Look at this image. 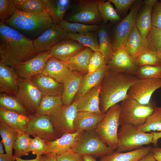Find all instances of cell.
<instances>
[{
  "label": "cell",
  "mask_w": 161,
  "mask_h": 161,
  "mask_svg": "<svg viewBox=\"0 0 161 161\" xmlns=\"http://www.w3.org/2000/svg\"><path fill=\"white\" fill-rule=\"evenodd\" d=\"M39 53L34 46L33 40L0 21V63L14 67Z\"/></svg>",
  "instance_id": "1"
},
{
  "label": "cell",
  "mask_w": 161,
  "mask_h": 161,
  "mask_svg": "<svg viewBox=\"0 0 161 161\" xmlns=\"http://www.w3.org/2000/svg\"><path fill=\"white\" fill-rule=\"evenodd\" d=\"M139 79L135 75L108 70L101 84V111L106 113L111 107L127 98L129 88Z\"/></svg>",
  "instance_id": "2"
},
{
  "label": "cell",
  "mask_w": 161,
  "mask_h": 161,
  "mask_svg": "<svg viewBox=\"0 0 161 161\" xmlns=\"http://www.w3.org/2000/svg\"><path fill=\"white\" fill-rule=\"evenodd\" d=\"M4 22L19 32L41 34L55 24L46 11L28 13L18 10L11 18Z\"/></svg>",
  "instance_id": "3"
},
{
  "label": "cell",
  "mask_w": 161,
  "mask_h": 161,
  "mask_svg": "<svg viewBox=\"0 0 161 161\" xmlns=\"http://www.w3.org/2000/svg\"><path fill=\"white\" fill-rule=\"evenodd\" d=\"M153 134L142 131L139 127L130 124L121 126L118 132L116 151H130L152 143Z\"/></svg>",
  "instance_id": "4"
},
{
  "label": "cell",
  "mask_w": 161,
  "mask_h": 161,
  "mask_svg": "<svg viewBox=\"0 0 161 161\" xmlns=\"http://www.w3.org/2000/svg\"><path fill=\"white\" fill-rule=\"evenodd\" d=\"M120 106L119 125L130 124L137 127L145 123L154 108L151 104H142L128 97L122 101Z\"/></svg>",
  "instance_id": "5"
},
{
  "label": "cell",
  "mask_w": 161,
  "mask_h": 161,
  "mask_svg": "<svg viewBox=\"0 0 161 161\" xmlns=\"http://www.w3.org/2000/svg\"><path fill=\"white\" fill-rule=\"evenodd\" d=\"M120 111V105L119 103L111 107L94 130L99 137L114 151L116 150L118 144Z\"/></svg>",
  "instance_id": "6"
},
{
  "label": "cell",
  "mask_w": 161,
  "mask_h": 161,
  "mask_svg": "<svg viewBox=\"0 0 161 161\" xmlns=\"http://www.w3.org/2000/svg\"><path fill=\"white\" fill-rule=\"evenodd\" d=\"M72 149L83 156L90 155L100 157L114 151L99 137L94 131L80 133Z\"/></svg>",
  "instance_id": "7"
},
{
  "label": "cell",
  "mask_w": 161,
  "mask_h": 161,
  "mask_svg": "<svg viewBox=\"0 0 161 161\" xmlns=\"http://www.w3.org/2000/svg\"><path fill=\"white\" fill-rule=\"evenodd\" d=\"M143 4V1L141 0H135L129 13L116 27L112 43L114 52L125 47L129 34L135 24L138 12Z\"/></svg>",
  "instance_id": "8"
},
{
  "label": "cell",
  "mask_w": 161,
  "mask_h": 161,
  "mask_svg": "<svg viewBox=\"0 0 161 161\" xmlns=\"http://www.w3.org/2000/svg\"><path fill=\"white\" fill-rule=\"evenodd\" d=\"M43 95L30 79L19 78L16 97L31 114H34Z\"/></svg>",
  "instance_id": "9"
},
{
  "label": "cell",
  "mask_w": 161,
  "mask_h": 161,
  "mask_svg": "<svg viewBox=\"0 0 161 161\" xmlns=\"http://www.w3.org/2000/svg\"><path fill=\"white\" fill-rule=\"evenodd\" d=\"M26 133L34 137L52 141L59 137L53 126L50 116L31 114Z\"/></svg>",
  "instance_id": "10"
},
{
  "label": "cell",
  "mask_w": 161,
  "mask_h": 161,
  "mask_svg": "<svg viewBox=\"0 0 161 161\" xmlns=\"http://www.w3.org/2000/svg\"><path fill=\"white\" fill-rule=\"evenodd\" d=\"M77 112L75 99L68 106L63 105L51 116L53 126L59 137L65 134L75 132L74 122Z\"/></svg>",
  "instance_id": "11"
},
{
  "label": "cell",
  "mask_w": 161,
  "mask_h": 161,
  "mask_svg": "<svg viewBox=\"0 0 161 161\" xmlns=\"http://www.w3.org/2000/svg\"><path fill=\"white\" fill-rule=\"evenodd\" d=\"M78 1L76 9L69 16L67 21L91 24L102 19L98 9L97 0H83Z\"/></svg>",
  "instance_id": "12"
},
{
  "label": "cell",
  "mask_w": 161,
  "mask_h": 161,
  "mask_svg": "<svg viewBox=\"0 0 161 161\" xmlns=\"http://www.w3.org/2000/svg\"><path fill=\"white\" fill-rule=\"evenodd\" d=\"M161 87V79H139L129 88L128 97L134 99L141 104H149L153 94Z\"/></svg>",
  "instance_id": "13"
},
{
  "label": "cell",
  "mask_w": 161,
  "mask_h": 161,
  "mask_svg": "<svg viewBox=\"0 0 161 161\" xmlns=\"http://www.w3.org/2000/svg\"><path fill=\"white\" fill-rule=\"evenodd\" d=\"M50 57V50L40 52L33 58L13 68L19 78L30 79L34 76L42 73L47 61Z\"/></svg>",
  "instance_id": "14"
},
{
  "label": "cell",
  "mask_w": 161,
  "mask_h": 161,
  "mask_svg": "<svg viewBox=\"0 0 161 161\" xmlns=\"http://www.w3.org/2000/svg\"><path fill=\"white\" fill-rule=\"evenodd\" d=\"M107 65L109 71L130 74L136 76L139 67L128 54L125 47L121 48L114 52Z\"/></svg>",
  "instance_id": "15"
},
{
  "label": "cell",
  "mask_w": 161,
  "mask_h": 161,
  "mask_svg": "<svg viewBox=\"0 0 161 161\" xmlns=\"http://www.w3.org/2000/svg\"><path fill=\"white\" fill-rule=\"evenodd\" d=\"M67 35V32L58 24H54L33 40V44L39 52L47 51L66 38Z\"/></svg>",
  "instance_id": "16"
},
{
  "label": "cell",
  "mask_w": 161,
  "mask_h": 161,
  "mask_svg": "<svg viewBox=\"0 0 161 161\" xmlns=\"http://www.w3.org/2000/svg\"><path fill=\"white\" fill-rule=\"evenodd\" d=\"M86 47L76 41L66 38L50 49L51 57L62 61H66L81 52Z\"/></svg>",
  "instance_id": "17"
},
{
  "label": "cell",
  "mask_w": 161,
  "mask_h": 161,
  "mask_svg": "<svg viewBox=\"0 0 161 161\" xmlns=\"http://www.w3.org/2000/svg\"><path fill=\"white\" fill-rule=\"evenodd\" d=\"M101 84L93 88L76 100L78 112H88L98 114L104 113L100 107Z\"/></svg>",
  "instance_id": "18"
},
{
  "label": "cell",
  "mask_w": 161,
  "mask_h": 161,
  "mask_svg": "<svg viewBox=\"0 0 161 161\" xmlns=\"http://www.w3.org/2000/svg\"><path fill=\"white\" fill-rule=\"evenodd\" d=\"M13 67L0 62V92L16 96L19 80Z\"/></svg>",
  "instance_id": "19"
},
{
  "label": "cell",
  "mask_w": 161,
  "mask_h": 161,
  "mask_svg": "<svg viewBox=\"0 0 161 161\" xmlns=\"http://www.w3.org/2000/svg\"><path fill=\"white\" fill-rule=\"evenodd\" d=\"M30 80L41 92L43 96H61L63 84L42 74L34 76Z\"/></svg>",
  "instance_id": "20"
},
{
  "label": "cell",
  "mask_w": 161,
  "mask_h": 161,
  "mask_svg": "<svg viewBox=\"0 0 161 161\" xmlns=\"http://www.w3.org/2000/svg\"><path fill=\"white\" fill-rule=\"evenodd\" d=\"M72 71L64 61L50 57L47 61L42 74L63 84Z\"/></svg>",
  "instance_id": "21"
},
{
  "label": "cell",
  "mask_w": 161,
  "mask_h": 161,
  "mask_svg": "<svg viewBox=\"0 0 161 161\" xmlns=\"http://www.w3.org/2000/svg\"><path fill=\"white\" fill-rule=\"evenodd\" d=\"M30 116L0 107V123L6 125L18 133H26L27 126L30 120Z\"/></svg>",
  "instance_id": "22"
},
{
  "label": "cell",
  "mask_w": 161,
  "mask_h": 161,
  "mask_svg": "<svg viewBox=\"0 0 161 161\" xmlns=\"http://www.w3.org/2000/svg\"><path fill=\"white\" fill-rule=\"evenodd\" d=\"M105 114L88 112H78L74 122L75 131L82 132L94 131L104 118Z\"/></svg>",
  "instance_id": "23"
},
{
  "label": "cell",
  "mask_w": 161,
  "mask_h": 161,
  "mask_svg": "<svg viewBox=\"0 0 161 161\" xmlns=\"http://www.w3.org/2000/svg\"><path fill=\"white\" fill-rule=\"evenodd\" d=\"M125 47L135 61L140 54L148 49L146 39L142 37L135 24L129 34Z\"/></svg>",
  "instance_id": "24"
},
{
  "label": "cell",
  "mask_w": 161,
  "mask_h": 161,
  "mask_svg": "<svg viewBox=\"0 0 161 161\" xmlns=\"http://www.w3.org/2000/svg\"><path fill=\"white\" fill-rule=\"evenodd\" d=\"M80 72L72 71L70 76L63 84L62 95L63 104L66 106L70 105L75 95L78 92L84 75Z\"/></svg>",
  "instance_id": "25"
},
{
  "label": "cell",
  "mask_w": 161,
  "mask_h": 161,
  "mask_svg": "<svg viewBox=\"0 0 161 161\" xmlns=\"http://www.w3.org/2000/svg\"><path fill=\"white\" fill-rule=\"evenodd\" d=\"M81 133L76 131L73 133H66L54 140H46L48 153L52 152L57 155L72 149Z\"/></svg>",
  "instance_id": "26"
},
{
  "label": "cell",
  "mask_w": 161,
  "mask_h": 161,
  "mask_svg": "<svg viewBox=\"0 0 161 161\" xmlns=\"http://www.w3.org/2000/svg\"><path fill=\"white\" fill-rule=\"evenodd\" d=\"M152 147H142L126 152L114 151L108 155L100 157L99 161H138L149 153Z\"/></svg>",
  "instance_id": "27"
},
{
  "label": "cell",
  "mask_w": 161,
  "mask_h": 161,
  "mask_svg": "<svg viewBox=\"0 0 161 161\" xmlns=\"http://www.w3.org/2000/svg\"><path fill=\"white\" fill-rule=\"evenodd\" d=\"M46 11L55 24H59L64 20V16L70 6V0H44Z\"/></svg>",
  "instance_id": "28"
},
{
  "label": "cell",
  "mask_w": 161,
  "mask_h": 161,
  "mask_svg": "<svg viewBox=\"0 0 161 161\" xmlns=\"http://www.w3.org/2000/svg\"><path fill=\"white\" fill-rule=\"evenodd\" d=\"M93 51L86 47L82 51L69 59L64 61L72 71H78L84 75L88 73V66Z\"/></svg>",
  "instance_id": "29"
},
{
  "label": "cell",
  "mask_w": 161,
  "mask_h": 161,
  "mask_svg": "<svg viewBox=\"0 0 161 161\" xmlns=\"http://www.w3.org/2000/svg\"><path fill=\"white\" fill-rule=\"evenodd\" d=\"M108 71L107 66L104 68L84 76L77 98L80 97L95 87L100 85Z\"/></svg>",
  "instance_id": "30"
},
{
  "label": "cell",
  "mask_w": 161,
  "mask_h": 161,
  "mask_svg": "<svg viewBox=\"0 0 161 161\" xmlns=\"http://www.w3.org/2000/svg\"><path fill=\"white\" fill-rule=\"evenodd\" d=\"M61 96H43L35 113L52 116L62 106Z\"/></svg>",
  "instance_id": "31"
},
{
  "label": "cell",
  "mask_w": 161,
  "mask_h": 161,
  "mask_svg": "<svg viewBox=\"0 0 161 161\" xmlns=\"http://www.w3.org/2000/svg\"><path fill=\"white\" fill-rule=\"evenodd\" d=\"M143 4L137 13L135 24L142 37L146 38L152 27L151 15L153 6Z\"/></svg>",
  "instance_id": "32"
},
{
  "label": "cell",
  "mask_w": 161,
  "mask_h": 161,
  "mask_svg": "<svg viewBox=\"0 0 161 161\" xmlns=\"http://www.w3.org/2000/svg\"><path fill=\"white\" fill-rule=\"evenodd\" d=\"M98 30L99 51L103 56L107 64L114 53L112 44L106 27L100 26Z\"/></svg>",
  "instance_id": "33"
},
{
  "label": "cell",
  "mask_w": 161,
  "mask_h": 161,
  "mask_svg": "<svg viewBox=\"0 0 161 161\" xmlns=\"http://www.w3.org/2000/svg\"><path fill=\"white\" fill-rule=\"evenodd\" d=\"M0 107L24 115H31L16 96L5 93H0Z\"/></svg>",
  "instance_id": "34"
},
{
  "label": "cell",
  "mask_w": 161,
  "mask_h": 161,
  "mask_svg": "<svg viewBox=\"0 0 161 161\" xmlns=\"http://www.w3.org/2000/svg\"><path fill=\"white\" fill-rule=\"evenodd\" d=\"M0 134L6 154L13 155V150L15 142L19 133L6 125L0 123Z\"/></svg>",
  "instance_id": "35"
},
{
  "label": "cell",
  "mask_w": 161,
  "mask_h": 161,
  "mask_svg": "<svg viewBox=\"0 0 161 161\" xmlns=\"http://www.w3.org/2000/svg\"><path fill=\"white\" fill-rule=\"evenodd\" d=\"M18 10L28 13H37L46 11L44 0H13Z\"/></svg>",
  "instance_id": "36"
},
{
  "label": "cell",
  "mask_w": 161,
  "mask_h": 161,
  "mask_svg": "<svg viewBox=\"0 0 161 161\" xmlns=\"http://www.w3.org/2000/svg\"><path fill=\"white\" fill-rule=\"evenodd\" d=\"M66 38H71L78 42L93 51H99L98 41L95 34L91 32L78 33H67Z\"/></svg>",
  "instance_id": "37"
},
{
  "label": "cell",
  "mask_w": 161,
  "mask_h": 161,
  "mask_svg": "<svg viewBox=\"0 0 161 161\" xmlns=\"http://www.w3.org/2000/svg\"><path fill=\"white\" fill-rule=\"evenodd\" d=\"M67 33H82L98 30L100 26L88 25L80 23H72L63 20L58 24Z\"/></svg>",
  "instance_id": "38"
},
{
  "label": "cell",
  "mask_w": 161,
  "mask_h": 161,
  "mask_svg": "<svg viewBox=\"0 0 161 161\" xmlns=\"http://www.w3.org/2000/svg\"><path fill=\"white\" fill-rule=\"evenodd\" d=\"M30 135L27 133H19L13 147V156L16 157L21 158L28 155L30 152Z\"/></svg>",
  "instance_id": "39"
},
{
  "label": "cell",
  "mask_w": 161,
  "mask_h": 161,
  "mask_svg": "<svg viewBox=\"0 0 161 161\" xmlns=\"http://www.w3.org/2000/svg\"><path fill=\"white\" fill-rule=\"evenodd\" d=\"M98 8L102 19L104 21L117 22L120 18L108 0H97Z\"/></svg>",
  "instance_id": "40"
},
{
  "label": "cell",
  "mask_w": 161,
  "mask_h": 161,
  "mask_svg": "<svg viewBox=\"0 0 161 161\" xmlns=\"http://www.w3.org/2000/svg\"><path fill=\"white\" fill-rule=\"evenodd\" d=\"M139 127L145 132L151 131H161V106L154 107L153 112L145 123Z\"/></svg>",
  "instance_id": "41"
},
{
  "label": "cell",
  "mask_w": 161,
  "mask_h": 161,
  "mask_svg": "<svg viewBox=\"0 0 161 161\" xmlns=\"http://www.w3.org/2000/svg\"><path fill=\"white\" fill-rule=\"evenodd\" d=\"M146 39L149 50L156 53L161 51V28L152 26Z\"/></svg>",
  "instance_id": "42"
},
{
  "label": "cell",
  "mask_w": 161,
  "mask_h": 161,
  "mask_svg": "<svg viewBox=\"0 0 161 161\" xmlns=\"http://www.w3.org/2000/svg\"><path fill=\"white\" fill-rule=\"evenodd\" d=\"M139 67L146 65L161 66V64L157 54L148 49L140 54L135 60Z\"/></svg>",
  "instance_id": "43"
},
{
  "label": "cell",
  "mask_w": 161,
  "mask_h": 161,
  "mask_svg": "<svg viewBox=\"0 0 161 161\" xmlns=\"http://www.w3.org/2000/svg\"><path fill=\"white\" fill-rule=\"evenodd\" d=\"M137 76L139 79H161V66H140Z\"/></svg>",
  "instance_id": "44"
},
{
  "label": "cell",
  "mask_w": 161,
  "mask_h": 161,
  "mask_svg": "<svg viewBox=\"0 0 161 161\" xmlns=\"http://www.w3.org/2000/svg\"><path fill=\"white\" fill-rule=\"evenodd\" d=\"M105 58L99 51L92 53L88 66V73H91L107 66Z\"/></svg>",
  "instance_id": "45"
},
{
  "label": "cell",
  "mask_w": 161,
  "mask_h": 161,
  "mask_svg": "<svg viewBox=\"0 0 161 161\" xmlns=\"http://www.w3.org/2000/svg\"><path fill=\"white\" fill-rule=\"evenodd\" d=\"M17 10L13 0H0V21L4 22L9 19Z\"/></svg>",
  "instance_id": "46"
},
{
  "label": "cell",
  "mask_w": 161,
  "mask_h": 161,
  "mask_svg": "<svg viewBox=\"0 0 161 161\" xmlns=\"http://www.w3.org/2000/svg\"><path fill=\"white\" fill-rule=\"evenodd\" d=\"M46 140L38 137L31 138L30 145V152L36 157H39L48 153V147Z\"/></svg>",
  "instance_id": "47"
},
{
  "label": "cell",
  "mask_w": 161,
  "mask_h": 161,
  "mask_svg": "<svg viewBox=\"0 0 161 161\" xmlns=\"http://www.w3.org/2000/svg\"><path fill=\"white\" fill-rule=\"evenodd\" d=\"M57 161H84L83 157L72 149L56 155Z\"/></svg>",
  "instance_id": "48"
},
{
  "label": "cell",
  "mask_w": 161,
  "mask_h": 161,
  "mask_svg": "<svg viewBox=\"0 0 161 161\" xmlns=\"http://www.w3.org/2000/svg\"><path fill=\"white\" fill-rule=\"evenodd\" d=\"M151 20L152 26L161 29V2L157 1L153 7Z\"/></svg>",
  "instance_id": "49"
},
{
  "label": "cell",
  "mask_w": 161,
  "mask_h": 161,
  "mask_svg": "<svg viewBox=\"0 0 161 161\" xmlns=\"http://www.w3.org/2000/svg\"><path fill=\"white\" fill-rule=\"evenodd\" d=\"M113 3L120 13L127 11L135 2V0H108Z\"/></svg>",
  "instance_id": "50"
},
{
  "label": "cell",
  "mask_w": 161,
  "mask_h": 161,
  "mask_svg": "<svg viewBox=\"0 0 161 161\" xmlns=\"http://www.w3.org/2000/svg\"><path fill=\"white\" fill-rule=\"evenodd\" d=\"M151 152L157 161H161V148L152 147Z\"/></svg>",
  "instance_id": "51"
},
{
  "label": "cell",
  "mask_w": 161,
  "mask_h": 161,
  "mask_svg": "<svg viewBox=\"0 0 161 161\" xmlns=\"http://www.w3.org/2000/svg\"><path fill=\"white\" fill-rule=\"evenodd\" d=\"M42 161H57L56 155L52 152L47 153L43 155Z\"/></svg>",
  "instance_id": "52"
},
{
  "label": "cell",
  "mask_w": 161,
  "mask_h": 161,
  "mask_svg": "<svg viewBox=\"0 0 161 161\" xmlns=\"http://www.w3.org/2000/svg\"><path fill=\"white\" fill-rule=\"evenodd\" d=\"M16 157L13 155H9L6 154H0V161H15Z\"/></svg>",
  "instance_id": "53"
},
{
  "label": "cell",
  "mask_w": 161,
  "mask_h": 161,
  "mask_svg": "<svg viewBox=\"0 0 161 161\" xmlns=\"http://www.w3.org/2000/svg\"><path fill=\"white\" fill-rule=\"evenodd\" d=\"M152 133L153 134L152 143L154 146L156 147L157 146L158 140L161 138V132H152Z\"/></svg>",
  "instance_id": "54"
},
{
  "label": "cell",
  "mask_w": 161,
  "mask_h": 161,
  "mask_svg": "<svg viewBox=\"0 0 161 161\" xmlns=\"http://www.w3.org/2000/svg\"><path fill=\"white\" fill-rule=\"evenodd\" d=\"M138 161H157L154 157L152 153L150 152L145 156Z\"/></svg>",
  "instance_id": "55"
},
{
  "label": "cell",
  "mask_w": 161,
  "mask_h": 161,
  "mask_svg": "<svg viewBox=\"0 0 161 161\" xmlns=\"http://www.w3.org/2000/svg\"><path fill=\"white\" fill-rule=\"evenodd\" d=\"M42 160L43 155L39 157H36L35 159L30 160H24L21 158L16 157V161H42Z\"/></svg>",
  "instance_id": "56"
},
{
  "label": "cell",
  "mask_w": 161,
  "mask_h": 161,
  "mask_svg": "<svg viewBox=\"0 0 161 161\" xmlns=\"http://www.w3.org/2000/svg\"><path fill=\"white\" fill-rule=\"evenodd\" d=\"M157 1V0H145L143 1V3L153 7Z\"/></svg>",
  "instance_id": "57"
},
{
  "label": "cell",
  "mask_w": 161,
  "mask_h": 161,
  "mask_svg": "<svg viewBox=\"0 0 161 161\" xmlns=\"http://www.w3.org/2000/svg\"><path fill=\"white\" fill-rule=\"evenodd\" d=\"M83 157L84 161H96L93 157L90 155H85Z\"/></svg>",
  "instance_id": "58"
},
{
  "label": "cell",
  "mask_w": 161,
  "mask_h": 161,
  "mask_svg": "<svg viewBox=\"0 0 161 161\" xmlns=\"http://www.w3.org/2000/svg\"><path fill=\"white\" fill-rule=\"evenodd\" d=\"M4 144L1 142H0V154H4V150L3 149Z\"/></svg>",
  "instance_id": "59"
},
{
  "label": "cell",
  "mask_w": 161,
  "mask_h": 161,
  "mask_svg": "<svg viewBox=\"0 0 161 161\" xmlns=\"http://www.w3.org/2000/svg\"><path fill=\"white\" fill-rule=\"evenodd\" d=\"M159 58L161 64V51L157 53Z\"/></svg>",
  "instance_id": "60"
},
{
  "label": "cell",
  "mask_w": 161,
  "mask_h": 161,
  "mask_svg": "<svg viewBox=\"0 0 161 161\" xmlns=\"http://www.w3.org/2000/svg\"><path fill=\"white\" fill-rule=\"evenodd\" d=\"M160 1H161V0Z\"/></svg>",
  "instance_id": "61"
}]
</instances>
